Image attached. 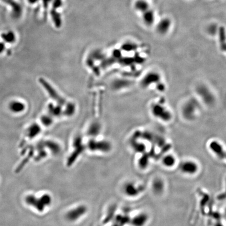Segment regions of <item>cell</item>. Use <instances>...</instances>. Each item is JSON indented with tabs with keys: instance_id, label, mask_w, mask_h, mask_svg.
Returning a JSON list of instances; mask_svg holds the SVG:
<instances>
[{
	"instance_id": "cell-19",
	"label": "cell",
	"mask_w": 226,
	"mask_h": 226,
	"mask_svg": "<svg viewBox=\"0 0 226 226\" xmlns=\"http://www.w3.org/2000/svg\"><path fill=\"white\" fill-rule=\"evenodd\" d=\"M101 125L98 123H92L88 128L87 135L91 137L98 136L101 131Z\"/></svg>"
},
{
	"instance_id": "cell-1",
	"label": "cell",
	"mask_w": 226,
	"mask_h": 226,
	"mask_svg": "<svg viewBox=\"0 0 226 226\" xmlns=\"http://www.w3.org/2000/svg\"><path fill=\"white\" fill-rule=\"evenodd\" d=\"M201 103L196 98H190L183 104L181 114L183 118L188 122L195 120L199 115Z\"/></svg>"
},
{
	"instance_id": "cell-24",
	"label": "cell",
	"mask_w": 226,
	"mask_h": 226,
	"mask_svg": "<svg viewBox=\"0 0 226 226\" xmlns=\"http://www.w3.org/2000/svg\"><path fill=\"white\" fill-rule=\"evenodd\" d=\"M218 30L219 27L215 23H212L209 25L207 27V33L211 36H215L216 35H217Z\"/></svg>"
},
{
	"instance_id": "cell-20",
	"label": "cell",
	"mask_w": 226,
	"mask_h": 226,
	"mask_svg": "<svg viewBox=\"0 0 226 226\" xmlns=\"http://www.w3.org/2000/svg\"><path fill=\"white\" fill-rule=\"evenodd\" d=\"M1 38L3 40L4 43L13 44L15 42L16 36L14 32L12 31H8L4 32L1 35Z\"/></svg>"
},
{
	"instance_id": "cell-14",
	"label": "cell",
	"mask_w": 226,
	"mask_h": 226,
	"mask_svg": "<svg viewBox=\"0 0 226 226\" xmlns=\"http://www.w3.org/2000/svg\"><path fill=\"white\" fill-rule=\"evenodd\" d=\"M142 21L145 26L151 27L155 24V14L152 9H149L141 14Z\"/></svg>"
},
{
	"instance_id": "cell-27",
	"label": "cell",
	"mask_w": 226,
	"mask_h": 226,
	"mask_svg": "<svg viewBox=\"0 0 226 226\" xmlns=\"http://www.w3.org/2000/svg\"><path fill=\"white\" fill-rule=\"evenodd\" d=\"M40 120L43 125L48 127L51 125L53 122L52 116L49 115H44L40 118Z\"/></svg>"
},
{
	"instance_id": "cell-13",
	"label": "cell",
	"mask_w": 226,
	"mask_h": 226,
	"mask_svg": "<svg viewBox=\"0 0 226 226\" xmlns=\"http://www.w3.org/2000/svg\"><path fill=\"white\" fill-rule=\"evenodd\" d=\"M149 220L148 214L144 212H139L131 218L130 224L131 226H146Z\"/></svg>"
},
{
	"instance_id": "cell-28",
	"label": "cell",
	"mask_w": 226,
	"mask_h": 226,
	"mask_svg": "<svg viewBox=\"0 0 226 226\" xmlns=\"http://www.w3.org/2000/svg\"><path fill=\"white\" fill-rule=\"evenodd\" d=\"M5 45L4 42H0V54H2L5 50Z\"/></svg>"
},
{
	"instance_id": "cell-12",
	"label": "cell",
	"mask_w": 226,
	"mask_h": 226,
	"mask_svg": "<svg viewBox=\"0 0 226 226\" xmlns=\"http://www.w3.org/2000/svg\"><path fill=\"white\" fill-rule=\"evenodd\" d=\"M124 194L131 198H134L138 196L140 193L139 186L132 182H128L123 185V188Z\"/></svg>"
},
{
	"instance_id": "cell-18",
	"label": "cell",
	"mask_w": 226,
	"mask_h": 226,
	"mask_svg": "<svg viewBox=\"0 0 226 226\" xmlns=\"http://www.w3.org/2000/svg\"><path fill=\"white\" fill-rule=\"evenodd\" d=\"M41 131V128L38 124L33 123L28 127L27 131V135L30 139H33L38 136Z\"/></svg>"
},
{
	"instance_id": "cell-9",
	"label": "cell",
	"mask_w": 226,
	"mask_h": 226,
	"mask_svg": "<svg viewBox=\"0 0 226 226\" xmlns=\"http://www.w3.org/2000/svg\"><path fill=\"white\" fill-rule=\"evenodd\" d=\"M172 21L170 18L165 17L159 21L155 25V30L159 35H167L172 27Z\"/></svg>"
},
{
	"instance_id": "cell-3",
	"label": "cell",
	"mask_w": 226,
	"mask_h": 226,
	"mask_svg": "<svg viewBox=\"0 0 226 226\" xmlns=\"http://www.w3.org/2000/svg\"><path fill=\"white\" fill-rule=\"evenodd\" d=\"M26 202L37 211L42 212L45 210L46 207L50 205L51 198L48 194H44L40 198H37L34 195H30L26 197Z\"/></svg>"
},
{
	"instance_id": "cell-11",
	"label": "cell",
	"mask_w": 226,
	"mask_h": 226,
	"mask_svg": "<svg viewBox=\"0 0 226 226\" xmlns=\"http://www.w3.org/2000/svg\"><path fill=\"white\" fill-rule=\"evenodd\" d=\"M87 211V208L84 206H79L68 212L67 214V218L69 221H76L83 216Z\"/></svg>"
},
{
	"instance_id": "cell-7",
	"label": "cell",
	"mask_w": 226,
	"mask_h": 226,
	"mask_svg": "<svg viewBox=\"0 0 226 226\" xmlns=\"http://www.w3.org/2000/svg\"><path fill=\"white\" fill-rule=\"evenodd\" d=\"M88 147L93 151H100L104 153L110 152L111 149V143L106 140L95 141L92 140L89 141Z\"/></svg>"
},
{
	"instance_id": "cell-16",
	"label": "cell",
	"mask_w": 226,
	"mask_h": 226,
	"mask_svg": "<svg viewBox=\"0 0 226 226\" xmlns=\"http://www.w3.org/2000/svg\"><path fill=\"white\" fill-rule=\"evenodd\" d=\"M134 9L140 13H143L150 9L149 3L147 0H136L134 4Z\"/></svg>"
},
{
	"instance_id": "cell-22",
	"label": "cell",
	"mask_w": 226,
	"mask_h": 226,
	"mask_svg": "<svg viewBox=\"0 0 226 226\" xmlns=\"http://www.w3.org/2000/svg\"><path fill=\"white\" fill-rule=\"evenodd\" d=\"M164 183L162 180L156 179L152 183V189L155 193H162L164 189Z\"/></svg>"
},
{
	"instance_id": "cell-5",
	"label": "cell",
	"mask_w": 226,
	"mask_h": 226,
	"mask_svg": "<svg viewBox=\"0 0 226 226\" xmlns=\"http://www.w3.org/2000/svg\"><path fill=\"white\" fill-rule=\"evenodd\" d=\"M151 112L153 116L163 122L170 121L172 117L171 112L168 108L160 103H154L151 107Z\"/></svg>"
},
{
	"instance_id": "cell-10",
	"label": "cell",
	"mask_w": 226,
	"mask_h": 226,
	"mask_svg": "<svg viewBox=\"0 0 226 226\" xmlns=\"http://www.w3.org/2000/svg\"><path fill=\"white\" fill-rule=\"evenodd\" d=\"M39 82L43 86L44 89L47 91V92L49 94L51 98L55 100L60 105L64 104L65 103V100L63 98H62L60 95L55 89H54L51 85L48 82L46 81L44 79L41 78L39 79Z\"/></svg>"
},
{
	"instance_id": "cell-2",
	"label": "cell",
	"mask_w": 226,
	"mask_h": 226,
	"mask_svg": "<svg viewBox=\"0 0 226 226\" xmlns=\"http://www.w3.org/2000/svg\"><path fill=\"white\" fill-rule=\"evenodd\" d=\"M196 98L200 102L208 107L214 106L216 103V98L214 92L205 84H200L197 85L195 88Z\"/></svg>"
},
{
	"instance_id": "cell-17",
	"label": "cell",
	"mask_w": 226,
	"mask_h": 226,
	"mask_svg": "<svg viewBox=\"0 0 226 226\" xmlns=\"http://www.w3.org/2000/svg\"><path fill=\"white\" fill-rule=\"evenodd\" d=\"M9 109L13 113H22L25 110V105L21 101H12L9 104Z\"/></svg>"
},
{
	"instance_id": "cell-29",
	"label": "cell",
	"mask_w": 226,
	"mask_h": 226,
	"mask_svg": "<svg viewBox=\"0 0 226 226\" xmlns=\"http://www.w3.org/2000/svg\"><path fill=\"white\" fill-rule=\"evenodd\" d=\"M37 0H28V2L30 3H34L35 2H36Z\"/></svg>"
},
{
	"instance_id": "cell-23",
	"label": "cell",
	"mask_w": 226,
	"mask_h": 226,
	"mask_svg": "<svg viewBox=\"0 0 226 226\" xmlns=\"http://www.w3.org/2000/svg\"><path fill=\"white\" fill-rule=\"evenodd\" d=\"M48 111L50 114L54 116H60L62 113H63V111L61 109V106L60 105L56 106L51 104L49 105L48 107Z\"/></svg>"
},
{
	"instance_id": "cell-21",
	"label": "cell",
	"mask_w": 226,
	"mask_h": 226,
	"mask_svg": "<svg viewBox=\"0 0 226 226\" xmlns=\"http://www.w3.org/2000/svg\"><path fill=\"white\" fill-rule=\"evenodd\" d=\"M219 35V44L222 50L223 47L224 50L226 48V35H225V29L223 26L219 27L217 35Z\"/></svg>"
},
{
	"instance_id": "cell-6",
	"label": "cell",
	"mask_w": 226,
	"mask_h": 226,
	"mask_svg": "<svg viewBox=\"0 0 226 226\" xmlns=\"http://www.w3.org/2000/svg\"><path fill=\"white\" fill-rule=\"evenodd\" d=\"M161 76L158 72L155 71L146 73L143 77L140 82V85L143 89H148L152 85L160 82Z\"/></svg>"
},
{
	"instance_id": "cell-15",
	"label": "cell",
	"mask_w": 226,
	"mask_h": 226,
	"mask_svg": "<svg viewBox=\"0 0 226 226\" xmlns=\"http://www.w3.org/2000/svg\"><path fill=\"white\" fill-rule=\"evenodd\" d=\"M177 163V159L174 155L168 153L164 155L161 159V164L164 167L167 169H172Z\"/></svg>"
},
{
	"instance_id": "cell-8",
	"label": "cell",
	"mask_w": 226,
	"mask_h": 226,
	"mask_svg": "<svg viewBox=\"0 0 226 226\" xmlns=\"http://www.w3.org/2000/svg\"><path fill=\"white\" fill-rule=\"evenodd\" d=\"M208 149L216 157L221 160L226 157V152L222 143L216 140H212L208 143Z\"/></svg>"
},
{
	"instance_id": "cell-25",
	"label": "cell",
	"mask_w": 226,
	"mask_h": 226,
	"mask_svg": "<svg viewBox=\"0 0 226 226\" xmlns=\"http://www.w3.org/2000/svg\"><path fill=\"white\" fill-rule=\"evenodd\" d=\"M75 106L73 103H68L66 105V107L64 111H63V114L67 116H71L75 114Z\"/></svg>"
},
{
	"instance_id": "cell-4",
	"label": "cell",
	"mask_w": 226,
	"mask_h": 226,
	"mask_svg": "<svg viewBox=\"0 0 226 226\" xmlns=\"http://www.w3.org/2000/svg\"><path fill=\"white\" fill-rule=\"evenodd\" d=\"M179 169L184 175L194 176L200 170V165L198 163L193 159H185L181 161L179 165Z\"/></svg>"
},
{
	"instance_id": "cell-26",
	"label": "cell",
	"mask_w": 226,
	"mask_h": 226,
	"mask_svg": "<svg viewBox=\"0 0 226 226\" xmlns=\"http://www.w3.org/2000/svg\"><path fill=\"white\" fill-rule=\"evenodd\" d=\"M46 145H47L48 148L51 150V151L53 153H58L60 151V147L57 143L51 141H47Z\"/></svg>"
}]
</instances>
